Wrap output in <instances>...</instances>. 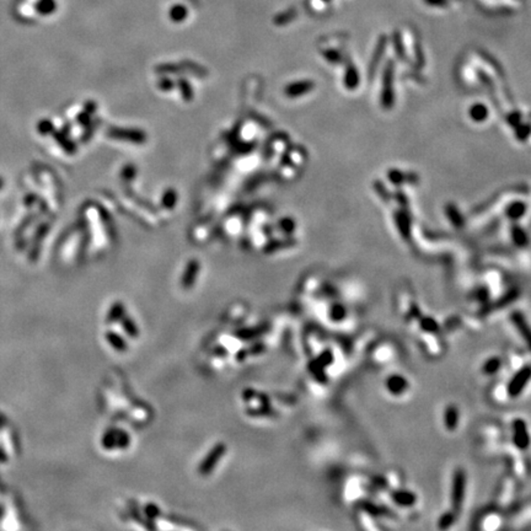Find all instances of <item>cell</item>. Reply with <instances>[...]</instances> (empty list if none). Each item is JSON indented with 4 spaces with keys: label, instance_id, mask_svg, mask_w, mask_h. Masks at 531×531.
I'll return each instance as SVG.
<instances>
[{
    "label": "cell",
    "instance_id": "cell-1",
    "mask_svg": "<svg viewBox=\"0 0 531 531\" xmlns=\"http://www.w3.org/2000/svg\"><path fill=\"white\" fill-rule=\"evenodd\" d=\"M465 487H466V477L464 471L458 470L454 475L452 480V489H451V504L455 509V513H458V510L463 504L464 496H465Z\"/></svg>",
    "mask_w": 531,
    "mask_h": 531
},
{
    "label": "cell",
    "instance_id": "cell-2",
    "mask_svg": "<svg viewBox=\"0 0 531 531\" xmlns=\"http://www.w3.org/2000/svg\"><path fill=\"white\" fill-rule=\"evenodd\" d=\"M531 379V368L530 366H524L518 373L514 375V378L510 380L509 386H508V394L510 397H518L520 392L525 389L529 380Z\"/></svg>",
    "mask_w": 531,
    "mask_h": 531
},
{
    "label": "cell",
    "instance_id": "cell-3",
    "mask_svg": "<svg viewBox=\"0 0 531 531\" xmlns=\"http://www.w3.org/2000/svg\"><path fill=\"white\" fill-rule=\"evenodd\" d=\"M514 443L519 449H526L530 445L528 428L523 419H516L514 422Z\"/></svg>",
    "mask_w": 531,
    "mask_h": 531
},
{
    "label": "cell",
    "instance_id": "cell-4",
    "mask_svg": "<svg viewBox=\"0 0 531 531\" xmlns=\"http://www.w3.org/2000/svg\"><path fill=\"white\" fill-rule=\"evenodd\" d=\"M513 321H514V324H515V326L518 327L519 332L523 334L524 339H525V342L528 343L529 347L531 348V329H530V326L528 325V322L525 321V318H524V316L521 315V314H518V313L514 314Z\"/></svg>",
    "mask_w": 531,
    "mask_h": 531
},
{
    "label": "cell",
    "instance_id": "cell-5",
    "mask_svg": "<svg viewBox=\"0 0 531 531\" xmlns=\"http://www.w3.org/2000/svg\"><path fill=\"white\" fill-rule=\"evenodd\" d=\"M47 232H48V225H42L40 229L37 230L36 235H34V237H33V246H32V251H31L32 260H34V258L37 257L36 255L38 253V250H40V248H41V244H42V241H43V239H45Z\"/></svg>",
    "mask_w": 531,
    "mask_h": 531
},
{
    "label": "cell",
    "instance_id": "cell-6",
    "mask_svg": "<svg viewBox=\"0 0 531 531\" xmlns=\"http://www.w3.org/2000/svg\"><path fill=\"white\" fill-rule=\"evenodd\" d=\"M387 387L394 394H400V392L405 391V389L407 387V382L401 376H392L387 382Z\"/></svg>",
    "mask_w": 531,
    "mask_h": 531
},
{
    "label": "cell",
    "instance_id": "cell-7",
    "mask_svg": "<svg viewBox=\"0 0 531 531\" xmlns=\"http://www.w3.org/2000/svg\"><path fill=\"white\" fill-rule=\"evenodd\" d=\"M459 419V413L458 410L454 407V406H450L449 408L445 412V424H447L448 429H455L456 424H458Z\"/></svg>",
    "mask_w": 531,
    "mask_h": 531
},
{
    "label": "cell",
    "instance_id": "cell-8",
    "mask_svg": "<svg viewBox=\"0 0 531 531\" xmlns=\"http://www.w3.org/2000/svg\"><path fill=\"white\" fill-rule=\"evenodd\" d=\"M171 17L174 18L175 21H181L182 18L187 15V10L183 5H175L171 9Z\"/></svg>",
    "mask_w": 531,
    "mask_h": 531
},
{
    "label": "cell",
    "instance_id": "cell-9",
    "mask_svg": "<svg viewBox=\"0 0 531 531\" xmlns=\"http://www.w3.org/2000/svg\"><path fill=\"white\" fill-rule=\"evenodd\" d=\"M37 131L42 135H47L53 131V124L50 121H47V119H43V121H41L40 123L37 124Z\"/></svg>",
    "mask_w": 531,
    "mask_h": 531
},
{
    "label": "cell",
    "instance_id": "cell-10",
    "mask_svg": "<svg viewBox=\"0 0 531 531\" xmlns=\"http://www.w3.org/2000/svg\"><path fill=\"white\" fill-rule=\"evenodd\" d=\"M54 139L57 140L62 147H63V149L66 150V153H71V151H73V148H74L73 144H71L70 142H66L61 133H54Z\"/></svg>",
    "mask_w": 531,
    "mask_h": 531
},
{
    "label": "cell",
    "instance_id": "cell-11",
    "mask_svg": "<svg viewBox=\"0 0 531 531\" xmlns=\"http://www.w3.org/2000/svg\"><path fill=\"white\" fill-rule=\"evenodd\" d=\"M498 366H499V362H498L497 359H491L487 362L486 366H484V370H486L487 373H493Z\"/></svg>",
    "mask_w": 531,
    "mask_h": 531
},
{
    "label": "cell",
    "instance_id": "cell-12",
    "mask_svg": "<svg viewBox=\"0 0 531 531\" xmlns=\"http://www.w3.org/2000/svg\"><path fill=\"white\" fill-rule=\"evenodd\" d=\"M6 460V456L3 454V451H0V461H5Z\"/></svg>",
    "mask_w": 531,
    "mask_h": 531
},
{
    "label": "cell",
    "instance_id": "cell-13",
    "mask_svg": "<svg viewBox=\"0 0 531 531\" xmlns=\"http://www.w3.org/2000/svg\"><path fill=\"white\" fill-rule=\"evenodd\" d=\"M3 184H4V181H3V179H1V177H0V189H1V187H3Z\"/></svg>",
    "mask_w": 531,
    "mask_h": 531
}]
</instances>
